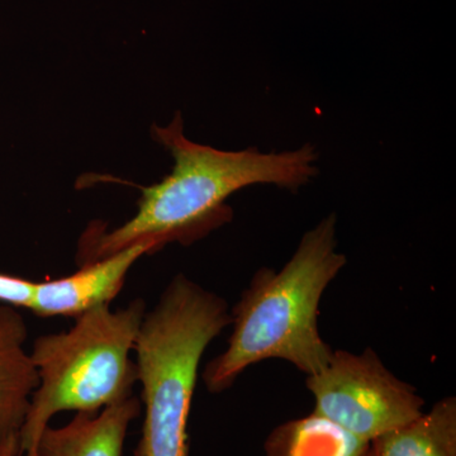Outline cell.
I'll use <instances>...</instances> for the list:
<instances>
[{"mask_svg": "<svg viewBox=\"0 0 456 456\" xmlns=\"http://www.w3.org/2000/svg\"><path fill=\"white\" fill-rule=\"evenodd\" d=\"M35 281L0 274V302L13 307H31Z\"/></svg>", "mask_w": 456, "mask_h": 456, "instance_id": "obj_11", "label": "cell"}, {"mask_svg": "<svg viewBox=\"0 0 456 456\" xmlns=\"http://www.w3.org/2000/svg\"><path fill=\"white\" fill-rule=\"evenodd\" d=\"M145 314L142 299L117 311L101 305L75 317L69 331L36 338L31 358L38 387L20 428V456H36L57 413H97L131 397L137 380L130 355Z\"/></svg>", "mask_w": 456, "mask_h": 456, "instance_id": "obj_4", "label": "cell"}, {"mask_svg": "<svg viewBox=\"0 0 456 456\" xmlns=\"http://www.w3.org/2000/svg\"><path fill=\"white\" fill-rule=\"evenodd\" d=\"M0 456H20V437L0 435Z\"/></svg>", "mask_w": 456, "mask_h": 456, "instance_id": "obj_12", "label": "cell"}, {"mask_svg": "<svg viewBox=\"0 0 456 456\" xmlns=\"http://www.w3.org/2000/svg\"><path fill=\"white\" fill-rule=\"evenodd\" d=\"M365 456H456V398L440 399L410 424L371 440Z\"/></svg>", "mask_w": 456, "mask_h": 456, "instance_id": "obj_9", "label": "cell"}, {"mask_svg": "<svg viewBox=\"0 0 456 456\" xmlns=\"http://www.w3.org/2000/svg\"><path fill=\"white\" fill-rule=\"evenodd\" d=\"M336 215L303 235L281 270L260 269L231 311L226 350L207 364L211 393L227 391L246 369L264 360L290 362L310 377L329 364L334 349L318 327L323 293L346 265L338 251Z\"/></svg>", "mask_w": 456, "mask_h": 456, "instance_id": "obj_2", "label": "cell"}, {"mask_svg": "<svg viewBox=\"0 0 456 456\" xmlns=\"http://www.w3.org/2000/svg\"><path fill=\"white\" fill-rule=\"evenodd\" d=\"M141 412L131 395L97 413H77L71 421L42 432L36 456H122L128 428Z\"/></svg>", "mask_w": 456, "mask_h": 456, "instance_id": "obj_7", "label": "cell"}, {"mask_svg": "<svg viewBox=\"0 0 456 456\" xmlns=\"http://www.w3.org/2000/svg\"><path fill=\"white\" fill-rule=\"evenodd\" d=\"M314 413L370 443L425 412V399L399 379L371 347L362 353L334 350L329 364L305 379Z\"/></svg>", "mask_w": 456, "mask_h": 456, "instance_id": "obj_5", "label": "cell"}, {"mask_svg": "<svg viewBox=\"0 0 456 456\" xmlns=\"http://www.w3.org/2000/svg\"><path fill=\"white\" fill-rule=\"evenodd\" d=\"M230 325L227 302L183 274L145 314L134 349L145 407L134 456H189V413L200 360Z\"/></svg>", "mask_w": 456, "mask_h": 456, "instance_id": "obj_3", "label": "cell"}, {"mask_svg": "<svg viewBox=\"0 0 456 456\" xmlns=\"http://www.w3.org/2000/svg\"><path fill=\"white\" fill-rule=\"evenodd\" d=\"M368 445L312 412L275 428L265 452L266 456H365Z\"/></svg>", "mask_w": 456, "mask_h": 456, "instance_id": "obj_10", "label": "cell"}, {"mask_svg": "<svg viewBox=\"0 0 456 456\" xmlns=\"http://www.w3.org/2000/svg\"><path fill=\"white\" fill-rule=\"evenodd\" d=\"M151 253H155L151 245H134L106 259L80 265L79 272L70 277L36 283L29 310L42 317H77L110 305L121 292L134 264Z\"/></svg>", "mask_w": 456, "mask_h": 456, "instance_id": "obj_6", "label": "cell"}, {"mask_svg": "<svg viewBox=\"0 0 456 456\" xmlns=\"http://www.w3.org/2000/svg\"><path fill=\"white\" fill-rule=\"evenodd\" d=\"M25 318L16 307L0 305V435L20 437L38 373L25 344Z\"/></svg>", "mask_w": 456, "mask_h": 456, "instance_id": "obj_8", "label": "cell"}, {"mask_svg": "<svg viewBox=\"0 0 456 456\" xmlns=\"http://www.w3.org/2000/svg\"><path fill=\"white\" fill-rule=\"evenodd\" d=\"M182 116L167 127H152V137L169 150L173 170L152 187L142 189L139 212L110 232L88 230L80 241V265L106 259L137 244L154 251L171 242L189 245L232 218L227 200L251 185H275L299 191L318 175V154L312 143L294 151L257 149L221 151L184 136Z\"/></svg>", "mask_w": 456, "mask_h": 456, "instance_id": "obj_1", "label": "cell"}]
</instances>
